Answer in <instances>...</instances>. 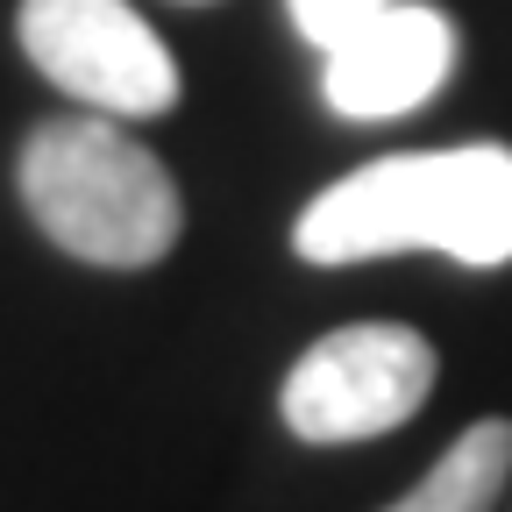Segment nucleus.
Returning a JSON list of instances; mask_svg holds the SVG:
<instances>
[{
	"label": "nucleus",
	"instance_id": "7",
	"mask_svg": "<svg viewBox=\"0 0 512 512\" xmlns=\"http://www.w3.org/2000/svg\"><path fill=\"white\" fill-rule=\"evenodd\" d=\"M285 8H292V22H299V36L313 50H335L342 36H356L363 22H377L392 0H285Z\"/></svg>",
	"mask_w": 512,
	"mask_h": 512
},
{
	"label": "nucleus",
	"instance_id": "3",
	"mask_svg": "<svg viewBox=\"0 0 512 512\" xmlns=\"http://www.w3.org/2000/svg\"><path fill=\"white\" fill-rule=\"evenodd\" d=\"M434 392V349L427 335L399 328V320H363V328H335L320 335L292 377H285V427L299 441H370L406 427Z\"/></svg>",
	"mask_w": 512,
	"mask_h": 512
},
{
	"label": "nucleus",
	"instance_id": "1",
	"mask_svg": "<svg viewBox=\"0 0 512 512\" xmlns=\"http://www.w3.org/2000/svg\"><path fill=\"white\" fill-rule=\"evenodd\" d=\"M306 264H370V256L441 249L470 271L512 264V150H413L335 178L292 228Z\"/></svg>",
	"mask_w": 512,
	"mask_h": 512
},
{
	"label": "nucleus",
	"instance_id": "2",
	"mask_svg": "<svg viewBox=\"0 0 512 512\" xmlns=\"http://www.w3.org/2000/svg\"><path fill=\"white\" fill-rule=\"evenodd\" d=\"M22 200L36 228L100 271H143L178 242L185 207L171 171L107 114H72L29 136Z\"/></svg>",
	"mask_w": 512,
	"mask_h": 512
},
{
	"label": "nucleus",
	"instance_id": "5",
	"mask_svg": "<svg viewBox=\"0 0 512 512\" xmlns=\"http://www.w3.org/2000/svg\"><path fill=\"white\" fill-rule=\"evenodd\" d=\"M320 93L342 121H392L434 100L456 72V22L427 0H392L377 22L320 50Z\"/></svg>",
	"mask_w": 512,
	"mask_h": 512
},
{
	"label": "nucleus",
	"instance_id": "4",
	"mask_svg": "<svg viewBox=\"0 0 512 512\" xmlns=\"http://www.w3.org/2000/svg\"><path fill=\"white\" fill-rule=\"evenodd\" d=\"M22 50L100 114H164L178 100V64L128 0H22Z\"/></svg>",
	"mask_w": 512,
	"mask_h": 512
},
{
	"label": "nucleus",
	"instance_id": "6",
	"mask_svg": "<svg viewBox=\"0 0 512 512\" xmlns=\"http://www.w3.org/2000/svg\"><path fill=\"white\" fill-rule=\"evenodd\" d=\"M512 477V420H477L456 434V448L384 512H491Z\"/></svg>",
	"mask_w": 512,
	"mask_h": 512
}]
</instances>
